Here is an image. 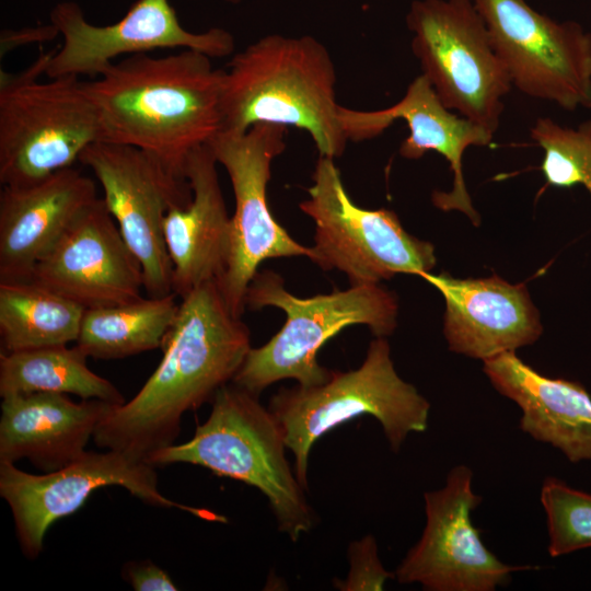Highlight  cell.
Here are the masks:
<instances>
[{"label": "cell", "instance_id": "cell-13", "mask_svg": "<svg viewBox=\"0 0 591 591\" xmlns=\"http://www.w3.org/2000/svg\"><path fill=\"white\" fill-rule=\"evenodd\" d=\"M101 184L107 210L137 259L148 296L172 293V263L163 222L167 211L192 198L187 178L132 146L96 141L80 155Z\"/></svg>", "mask_w": 591, "mask_h": 591}, {"label": "cell", "instance_id": "cell-3", "mask_svg": "<svg viewBox=\"0 0 591 591\" xmlns=\"http://www.w3.org/2000/svg\"><path fill=\"white\" fill-rule=\"evenodd\" d=\"M336 81L332 56L315 37L264 36L224 70L222 131L243 132L257 124L296 127L311 136L320 155L339 158L349 140Z\"/></svg>", "mask_w": 591, "mask_h": 591}, {"label": "cell", "instance_id": "cell-18", "mask_svg": "<svg viewBox=\"0 0 591 591\" xmlns=\"http://www.w3.org/2000/svg\"><path fill=\"white\" fill-rule=\"evenodd\" d=\"M420 277L444 298L443 333L451 351L484 361L533 344L543 332L524 285L497 276L459 279L448 273H426Z\"/></svg>", "mask_w": 591, "mask_h": 591}, {"label": "cell", "instance_id": "cell-17", "mask_svg": "<svg viewBox=\"0 0 591 591\" xmlns=\"http://www.w3.org/2000/svg\"><path fill=\"white\" fill-rule=\"evenodd\" d=\"M397 119L405 120L409 130L399 146L401 157L418 160L428 151H436L450 164L452 189L433 192V205L443 211H461L474 225H479L480 217L465 185L463 155L470 147L488 146L494 134L447 108L422 74L409 83L404 96L391 107L380 111L341 107L343 125L351 141L372 139Z\"/></svg>", "mask_w": 591, "mask_h": 591}, {"label": "cell", "instance_id": "cell-8", "mask_svg": "<svg viewBox=\"0 0 591 591\" xmlns=\"http://www.w3.org/2000/svg\"><path fill=\"white\" fill-rule=\"evenodd\" d=\"M406 25L443 105L495 135L512 84L473 0H415Z\"/></svg>", "mask_w": 591, "mask_h": 591}, {"label": "cell", "instance_id": "cell-22", "mask_svg": "<svg viewBox=\"0 0 591 591\" xmlns=\"http://www.w3.org/2000/svg\"><path fill=\"white\" fill-rule=\"evenodd\" d=\"M483 362L494 387L521 408L522 431L560 450L572 463L591 461V396L581 384L547 378L515 351Z\"/></svg>", "mask_w": 591, "mask_h": 591}, {"label": "cell", "instance_id": "cell-11", "mask_svg": "<svg viewBox=\"0 0 591 591\" xmlns=\"http://www.w3.org/2000/svg\"><path fill=\"white\" fill-rule=\"evenodd\" d=\"M512 86L566 111L591 108V33L525 0H473Z\"/></svg>", "mask_w": 591, "mask_h": 591}, {"label": "cell", "instance_id": "cell-2", "mask_svg": "<svg viewBox=\"0 0 591 591\" xmlns=\"http://www.w3.org/2000/svg\"><path fill=\"white\" fill-rule=\"evenodd\" d=\"M211 59L192 49L162 57L137 54L84 81L102 141L141 149L185 176L190 152L223 127L224 70L213 68Z\"/></svg>", "mask_w": 591, "mask_h": 591}, {"label": "cell", "instance_id": "cell-12", "mask_svg": "<svg viewBox=\"0 0 591 591\" xmlns=\"http://www.w3.org/2000/svg\"><path fill=\"white\" fill-rule=\"evenodd\" d=\"M155 467L116 450L85 451L79 459L53 472L31 474L14 463H0V495L13 515L23 554L33 559L43 549L48 529L79 510L105 486H121L152 506L179 509L206 520L224 518L173 501L158 488Z\"/></svg>", "mask_w": 591, "mask_h": 591}, {"label": "cell", "instance_id": "cell-29", "mask_svg": "<svg viewBox=\"0 0 591 591\" xmlns=\"http://www.w3.org/2000/svg\"><path fill=\"white\" fill-rule=\"evenodd\" d=\"M124 575L136 591H175L172 578L150 560L129 561Z\"/></svg>", "mask_w": 591, "mask_h": 591}, {"label": "cell", "instance_id": "cell-30", "mask_svg": "<svg viewBox=\"0 0 591 591\" xmlns=\"http://www.w3.org/2000/svg\"><path fill=\"white\" fill-rule=\"evenodd\" d=\"M57 28L50 23L33 28H23L16 31H3L0 39V54L5 55L8 51L32 43H42L51 40L58 35Z\"/></svg>", "mask_w": 591, "mask_h": 591}, {"label": "cell", "instance_id": "cell-16", "mask_svg": "<svg viewBox=\"0 0 591 591\" xmlns=\"http://www.w3.org/2000/svg\"><path fill=\"white\" fill-rule=\"evenodd\" d=\"M28 280L93 309L131 302L144 288L142 268L103 198H97L36 263Z\"/></svg>", "mask_w": 591, "mask_h": 591}, {"label": "cell", "instance_id": "cell-24", "mask_svg": "<svg viewBox=\"0 0 591 591\" xmlns=\"http://www.w3.org/2000/svg\"><path fill=\"white\" fill-rule=\"evenodd\" d=\"M86 358L77 345L1 351L0 396L50 392L124 403V396L111 381L89 369Z\"/></svg>", "mask_w": 591, "mask_h": 591}, {"label": "cell", "instance_id": "cell-19", "mask_svg": "<svg viewBox=\"0 0 591 591\" xmlns=\"http://www.w3.org/2000/svg\"><path fill=\"white\" fill-rule=\"evenodd\" d=\"M95 182L74 167L0 192V281L28 280L36 263L97 199Z\"/></svg>", "mask_w": 591, "mask_h": 591}, {"label": "cell", "instance_id": "cell-26", "mask_svg": "<svg viewBox=\"0 0 591 591\" xmlns=\"http://www.w3.org/2000/svg\"><path fill=\"white\" fill-rule=\"evenodd\" d=\"M530 136L544 152L541 171L547 185H581L591 196V119L567 127L549 117H540Z\"/></svg>", "mask_w": 591, "mask_h": 591}, {"label": "cell", "instance_id": "cell-1", "mask_svg": "<svg viewBox=\"0 0 591 591\" xmlns=\"http://www.w3.org/2000/svg\"><path fill=\"white\" fill-rule=\"evenodd\" d=\"M163 357L138 393L115 405L97 426V447L147 462L173 445L186 412L211 402L232 382L251 347V332L228 308L217 281L181 299Z\"/></svg>", "mask_w": 591, "mask_h": 591}, {"label": "cell", "instance_id": "cell-10", "mask_svg": "<svg viewBox=\"0 0 591 591\" xmlns=\"http://www.w3.org/2000/svg\"><path fill=\"white\" fill-rule=\"evenodd\" d=\"M283 126L257 124L243 132L220 131L208 143L230 178L235 200L231 251L217 282L233 315L244 313L245 294L260 264L269 258L305 256L312 247L293 240L274 218L267 199L273 161L286 149Z\"/></svg>", "mask_w": 591, "mask_h": 591}, {"label": "cell", "instance_id": "cell-20", "mask_svg": "<svg viewBox=\"0 0 591 591\" xmlns=\"http://www.w3.org/2000/svg\"><path fill=\"white\" fill-rule=\"evenodd\" d=\"M217 160L204 144L190 152L185 176L192 198L171 208L163 222L172 263V291L181 299L198 286L219 281L231 251L232 220L222 195Z\"/></svg>", "mask_w": 591, "mask_h": 591}, {"label": "cell", "instance_id": "cell-4", "mask_svg": "<svg viewBox=\"0 0 591 591\" xmlns=\"http://www.w3.org/2000/svg\"><path fill=\"white\" fill-rule=\"evenodd\" d=\"M207 420L192 439L157 451L147 462L157 467L176 463L202 466L262 491L280 532L292 542L312 530L315 514L286 457V442L275 416L258 395L230 382L211 401Z\"/></svg>", "mask_w": 591, "mask_h": 591}, {"label": "cell", "instance_id": "cell-6", "mask_svg": "<svg viewBox=\"0 0 591 591\" xmlns=\"http://www.w3.org/2000/svg\"><path fill=\"white\" fill-rule=\"evenodd\" d=\"M268 409L294 455L296 475L308 489L309 455L325 433L370 415L381 424L392 451L397 452L409 433L427 429L430 404L397 374L385 337H375L360 367L333 371L320 385L281 387L270 398Z\"/></svg>", "mask_w": 591, "mask_h": 591}, {"label": "cell", "instance_id": "cell-27", "mask_svg": "<svg viewBox=\"0 0 591 591\" xmlns=\"http://www.w3.org/2000/svg\"><path fill=\"white\" fill-rule=\"evenodd\" d=\"M552 557L591 547V494L547 477L541 488Z\"/></svg>", "mask_w": 591, "mask_h": 591}, {"label": "cell", "instance_id": "cell-31", "mask_svg": "<svg viewBox=\"0 0 591 591\" xmlns=\"http://www.w3.org/2000/svg\"><path fill=\"white\" fill-rule=\"evenodd\" d=\"M223 1H227V2H229V3L236 4V3L241 2L242 0H223Z\"/></svg>", "mask_w": 591, "mask_h": 591}, {"label": "cell", "instance_id": "cell-25", "mask_svg": "<svg viewBox=\"0 0 591 591\" xmlns=\"http://www.w3.org/2000/svg\"><path fill=\"white\" fill-rule=\"evenodd\" d=\"M85 309L32 280L0 281L2 351L77 341Z\"/></svg>", "mask_w": 591, "mask_h": 591}, {"label": "cell", "instance_id": "cell-15", "mask_svg": "<svg viewBox=\"0 0 591 591\" xmlns=\"http://www.w3.org/2000/svg\"><path fill=\"white\" fill-rule=\"evenodd\" d=\"M50 21L62 37L45 70L50 79L95 78L126 54L183 48L222 58L235 49L234 37L227 30L195 33L184 28L169 0H137L119 21L105 26L91 24L78 3L65 1L54 7Z\"/></svg>", "mask_w": 591, "mask_h": 591}, {"label": "cell", "instance_id": "cell-21", "mask_svg": "<svg viewBox=\"0 0 591 591\" xmlns=\"http://www.w3.org/2000/svg\"><path fill=\"white\" fill-rule=\"evenodd\" d=\"M116 404L73 402L68 394L36 392L2 397L0 463L27 459L43 473L79 459L100 422Z\"/></svg>", "mask_w": 591, "mask_h": 591}, {"label": "cell", "instance_id": "cell-23", "mask_svg": "<svg viewBox=\"0 0 591 591\" xmlns=\"http://www.w3.org/2000/svg\"><path fill=\"white\" fill-rule=\"evenodd\" d=\"M176 294L86 309L76 345L96 359H121L162 346L177 315Z\"/></svg>", "mask_w": 591, "mask_h": 591}, {"label": "cell", "instance_id": "cell-14", "mask_svg": "<svg viewBox=\"0 0 591 591\" xmlns=\"http://www.w3.org/2000/svg\"><path fill=\"white\" fill-rule=\"evenodd\" d=\"M472 480V470L461 464L444 487L425 493L426 525L396 568L399 583H420L428 591H494L513 572L532 569L507 565L485 546L471 519L482 502Z\"/></svg>", "mask_w": 591, "mask_h": 591}, {"label": "cell", "instance_id": "cell-9", "mask_svg": "<svg viewBox=\"0 0 591 591\" xmlns=\"http://www.w3.org/2000/svg\"><path fill=\"white\" fill-rule=\"evenodd\" d=\"M312 179L299 208L314 221L311 260L323 270L337 269L358 286L397 274L421 276L434 267L433 245L405 231L394 211L351 200L334 159L320 155Z\"/></svg>", "mask_w": 591, "mask_h": 591}, {"label": "cell", "instance_id": "cell-28", "mask_svg": "<svg viewBox=\"0 0 591 591\" xmlns=\"http://www.w3.org/2000/svg\"><path fill=\"white\" fill-rule=\"evenodd\" d=\"M350 570L346 579L335 582L344 591L383 590L389 579L395 578L384 569L378 556V546L372 535L352 542L348 548Z\"/></svg>", "mask_w": 591, "mask_h": 591}, {"label": "cell", "instance_id": "cell-7", "mask_svg": "<svg viewBox=\"0 0 591 591\" xmlns=\"http://www.w3.org/2000/svg\"><path fill=\"white\" fill-rule=\"evenodd\" d=\"M51 51L42 53L19 73L1 71L3 186L31 184L71 167L90 144L102 141L99 112L84 81L74 77L39 80Z\"/></svg>", "mask_w": 591, "mask_h": 591}, {"label": "cell", "instance_id": "cell-5", "mask_svg": "<svg viewBox=\"0 0 591 591\" xmlns=\"http://www.w3.org/2000/svg\"><path fill=\"white\" fill-rule=\"evenodd\" d=\"M245 306L254 311L275 306L286 314L280 331L265 345L250 349L232 380L258 396L285 379L296 380L301 386L325 383L333 371L317 362V352L326 341L351 325H367L375 337L389 336L398 313L395 294L379 283L299 298L273 270L256 273L245 294Z\"/></svg>", "mask_w": 591, "mask_h": 591}]
</instances>
